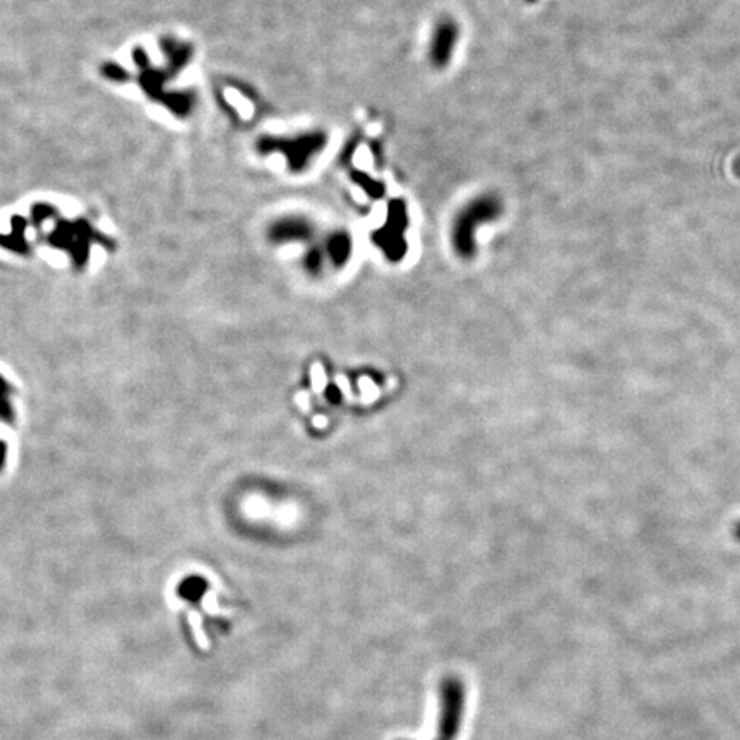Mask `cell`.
<instances>
[{
	"instance_id": "1",
	"label": "cell",
	"mask_w": 740,
	"mask_h": 740,
	"mask_svg": "<svg viewBox=\"0 0 740 740\" xmlns=\"http://www.w3.org/2000/svg\"><path fill=\"white\" fill-rule=\"evenodd\" d=\"M504 202L497 194L475 195L454 216L451 225V245L459 257L470 259L476 252V232L483 225L503 216Z\"/></svg>"
},
{
	"instance_id": "2",
	"label": "cell",
	"mask_w": 740,
	"mask_h": 740,
	"mask_svg": "<svg viewBox=\"0 0 740 740\" xmlns=\"http://www.w3.org/2000/svg\"><path fill=\"white\" fill-rule=\"evenodd\" d=\"M465 711V686L456 677L441 684V718L437 735L432 740H456Z\"/></svg>"
},
{
	"instance_id": "3",
	"label": "cell",
	"mask_w": 740,
	"mask_h": 740,
	"mask_svg": "<svg viewBox=\"0 0 740 740\" xmlns=\"http://www.w3.org/2000/svg\"><path fill=\"white\" fill-rule=\"evenodd\" d=\"M408 228V215L405 204L393 201L388 207V220L379 230L374 232V242L381 247L382 252L396 261L406 252L405 232Z\"/></svg>"
},
{
	"instance_id": "4",
	"label": "cell",
	"mask_w": 740,
	"mask_h": 740,
	"mask_svg": "<svg viewBox=\"0 0 740 740\" xmlns=\"http://www.w3.org/2000/svg\"><path fill=\"white\" fill-rule=\"evenodd\" d=\"M459 43V24L451 16H442L436 21L428 41V62L436 69H444L453 61Z\"/></svg>"
},
{
	"instance_id": "5",
	"label": "cell",
	"mask_w": 740,
	"mask_h": 740,
	"mask_svg": "<svg viewBox=\"0 0 740 740\" xmlns=\"http://www.w3.org/2000/svg\"><path fill=\"white\" fill-rule=\"evenodd\" d=\"M327 143V135L322 130H314V133H307L297 135L295 139L290 141H284L279 144V148L287 153L290 165L295 170H304L307 165L312 161L316 156L324 150Z\"/></svg>"
},
{
	"instance_id": "6",
	"label": "cell",
	"mask_w": 740,
	"mask_h": 740,
	"mask_svg": "<svg viewBox=\"0 0 740 740\" xmlns=\"http://www.w3.org/2000/svg\"><path fill=\"white\" fill-rule=\"evenodd\" d=\"M273 242H309L316 235V225L304 216L278 220L269 230Z\"/></svg>"
},
{
	"instance_id": "7",
	"label": "cell",
	"mask_w": 740,
	"mask_h": 740,
	"mask_svg": "<svg viewBox=\"0 0 740 740\" xmlns=\"http://www.w3.org/2000/svg\"><path fill=\"white\" fill-rule=\"evenodd\" d=\"M322 249H324L326 259L329 261V264H333L334 267H343L348 262V259H350L353 250L350 233L346 230H333L331 233H327Z\"/></svg>"
},
{
	"instance_id": "8",
	"label": "cell",
	"mask_w": 740,
	"mask_h": 740,
	"mask_svg": "<svg viewBox=\"0 0 740 740\" xmlns=\"http://www.w3.org/2000/svg\"><path fill=\"white\" fill-rule=\"evenodd\" d=\"M735 535H737V537L740 538V525L737 526V530H735Z\"/></svg>"
},
{
	"instance_id": "9",
	"label": "cell",
	"mask_w": 740,
	"mask_h": 740,
	"mask_svg": "<svg viewBox=\"0 0 740 740\" xmlns=\"http://www.w3.org/2000/svg\"><path fill=\"white\" fill-rule=\"evenodd\" d=\"M530 2H533V0H530Z\"/></svg>"
}]
</instances>
